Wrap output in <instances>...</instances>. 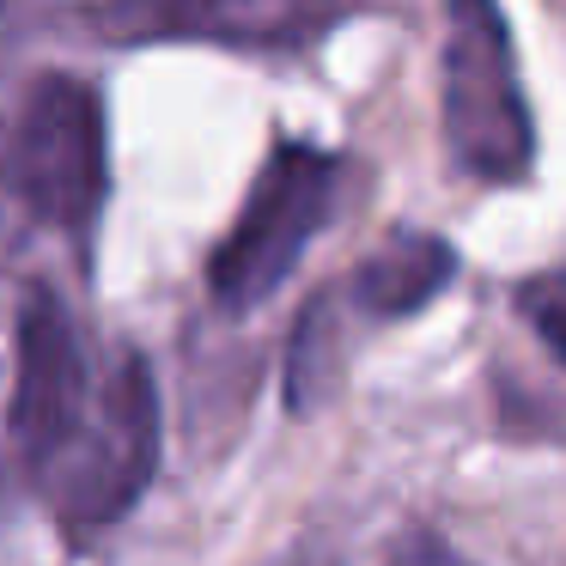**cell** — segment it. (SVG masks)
Returning <instances> with one entry per match:
<instances>
[{
	"label": "cell",
	"mask_w": 566,
	"mask_h": 566,
	"mask_svg": "<svg viewBox=\"0 0 566 566\" xmlns=\"http://www.w3.org/2000/svg\"><path fill=\"white\" fill-rule=\"evenodd\" d=\"M335 171L342 165L317 147H274V159L256 171L238 226L226 232L220 256H213L208 281L213 298L226 311H250L286 281V269L298 262V250L311 244L323 220H329V196H335Z\"/></svg>",
	"instance_id": "6da1fadb"
},
{
	"label": "cell",
	"mask_w": 566,
	"mask_h": 566,
	"mask_svg": "<svg viewBox=\"0 0 566 566\" xmlns=\"http://www.w3.org/2000/svg\"><path fill=\"white\" fill-rule=\"evenodd\" d=\"M153 439H159L153 378L135 354H116L104 366V390H98V408H92L86 432L38 475V493L67 524H111L147 488Z\"/></svg>",
	"instance_id": "7a4b0ae2"
},
{
	"label": "cell",
	"mask_w": 566,
	"mask_h": 566,
	"mask_svg": "<svg viewBox=\"0 0 566 566\" xmlns=\"http://www.w3.org/2000/svg\"><path fill=\"white\" fill-rule=\"evenodd\" d=\"M444 135L451 153L488 184H512L530 171V111L517 92L512 43L500 13L488 7H457L451 43H444Z\"/></svg>",
	"instance_id": "3957f363"
},
{
	"label": "cell",
	"mask_w": 566,
	"mask_h": 566,
	"mask_svg": "<svg viewBox=\"0 0 566 566\" xmlns=\"http://www.w3.org/2000/svg\"><path fill=\"white\" fill-rule=\"evenodd\" d=\"M13 196L43 226L86 232L104 196V116L74 74H43L13 123Z\"/></svg>",
	"instance_id": "277c9868"
},
{
	"label": "cell",
	"mask_w": 566,
	"mask_h": 566,
	"mask_svg": "<svg viewBox=\"0 0 566 566\" xmlns=\"http://www.w3.org/2000/svg\"><path fill=\"white\" fill-rule=\"evenodd\" d=\"M98 390H104V371L92 378L62 298L50 286H25V298H19L13 415L7 420H13V444L31 475H43L86 432L92 408H98Z\"/></svg>",
	"instance_id": "5b68a950"
},
{
	"label": "cell",
	"mask_w": 566,
	"mask_h": 566,
	"mask_svg": "<svg viewBox=\"0 0 566 566\" xmlns=\"http://www.w3.org/2000/svg\"><path fill=\"white\" fill-rule=\"evenodd\" d=\"M451 274V250H444V238H402V244L378 250V256L359 269L354 293L359 305L371 311H415L420 298L439 293V281Z\"/></svg>",
	"instance_id": "8992f818"
},
{
	"label": "cell",
	"mask_w": 566,
	"mask_h": 566,
	"mask_svg": "<svg viewBox=\"0 0 566 566\" xmlns=\"http://www.w3.org/2000/svg\"><path fill=\"white\" fill-rule=\"evenodd\" d=\"M524 317L542 329V342L566 359V281H530L524 286Z\"/></svg>",
	"instance_id": "52a82bcc"
},
{
	"label": "cell",
	"mask_w": 566,
	"mask_h": 566,
	"mask_svg": "<svg viewBox=\"0 0 566 566\" xmlns=\"http://www.w3.org/2000/svg\"><path fill=\"white\" fill-rule=\"evenodd\" d=\"M390 566H469V560H463V554H451L439 536H408V542H396Z\"/></svg>",
	"instance_id": "ba28073f"
}]
</instances>
